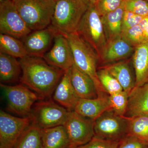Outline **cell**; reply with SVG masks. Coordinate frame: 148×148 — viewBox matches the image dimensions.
<instances>
[{"instance_id": "cell-20", "label": "cell", "mask_w": 148, "mask_h": 148, "mask_svg": "<svg viewBox=\"0 0 148 148\" xmlns=\"http://www.w3.org/2000/svg\"><path fill=\"white\" fill-rule=\"evenodd\" d=\"M119 82L123 90L130 94L135 86V78L130 66L129 61H123L103 67Z\"/></svg>"}, {"instance_id": "cell-13", "label": "cell", "mask_w": 148, "mask_h": 148, "mask_svg": "<svg viewBox=\"0 0 148 148\" xmlns=\"http://www.w3.org/2000/svg\"><path fill=\"white\" fill-rule=\"evenodd\" d=\"M57 33L50 25L45 29L32 31L22 40L28 56L43 58L52 46Z\"/></svg>"}, {"instance_id": "cell-37", "label": "cell", "mask_w": 148, "mask_h": 148, "mask_svg": "<svg viewBox=\"0 0 148 148\" xmlns=\"http://www.w3.org/2000/svg\"><path fill=\"white\" fill-rule=\"evenodd\" d=\"M90 1L91 2H94L95 1V0H90Z\"/></svg>"}, {"instance_id": "cell-3", "label": "cell", "mask_w": 148, "mask_h": 148, "mask_svg": "<svg viewBox=\"0 0 148 148\" xmlns=\"http://www.w3.org/2000/svg\"><path fill=\"white\" fill-rule=\"evenodd\" d=\"M73 56L74 64L81 71L90 77L95 85L98 96H108L101 85L97 74L98 54L77 32L66 36Z\"/></svg>"}, {"instance_id": "cell-33", "label": "cell", "mask_w": 148, "mask_h": 148, "mask_svg": "<svg viewBox=\"0 0 148 148\" xmlns=\"http://www.w3.org/2000/svg\"><path fill=\"white\" fill-rule=\"evenodd\" d=\"M117 148H148V143L132 135H127L120 140Z\"/></svg>"}, {"instance_id": "cell-22", "label": "cell", "mask_w": 148, "mask_h": 148, "mask_svg": "<svg viewBox=\"0 0 148 148\" xmlns=\"http://www.w3.org/2000/svg\"><path fill=\"white\" fill-rule=\"evenodd\" d=\"M42 148H69L70 140L63 125L41 129Z\"/></svg>"}, {"instance_id": "cell-5", "label": "cell", "mask_w": 148, "mask_h": 148, "mask_svg": "<svg viewBox=\"0 0 148 148\" xmlns=\"http://www.w3.org/2000/svg\"><path fill=\"white\" fill-rule=\"evenodd\" d=\"M76 32L95 51L100 60L108 41L101 15L93 2L90 1L89 8L82 18Z\"/></svg>"}, {"instance_id": "cell-31", "label": "cell", "mask_w": 148, "mask_h": 148, "mask_svg": "<svg viewBox=\"0 0 148 148\" xmlns=\"http://www.w3.org/2000/svg\"><path fill=\"white\" fill-rule=\"evenodd\" d=\"M124 0H95V6L101 16L116 10L123 4Z\"/></svg>"}, {"instance_id": "cell-35", "label": "cell", "mask_w": 148, "mask_h": 148, "mask_svg": "<svg viewBox=\"0 0 148 148\" xmlns=\"http://www.w3.org/2000/svg\"><path fill=\"white\" fill-rule=\"evenodd\" d=\"M139 25L143 30L145 42H148V16L144 17Z\"/></svg>"}, {"instance_id": "cell-24", "label": "cell", "mask_w": 148, "mask_h": 148, "mask_svg": "<svg viewBox=\"0 0 148 148\" xmlns=\"http://www.w3.org/2000/svg\"><path fill=\"white\" fill-rule=\"evenodd\" d=\"M0 53L19 59L28 56L23 42L10 35L0 34Z\"/></svg>"}, {"instance_id": "cell-10", "label": "cell", "mask_w": 148, "mask_h": 148, "mask_svg": "<svg viewBox=\"0 0 148 148\" xmlns=\"http://www.w3.org/2000/svg\"><path fill=\"white\" fill-rule=\"evenodd\" d=\"M32 31L20 16L12 0L0 3V32L24 39Z\"/></svg>"}, {"instance_id": "cell-34", "label": "cell", "mask_w": 148, "mask_h": 148, "mask_svg": "<svg viewBox=\"0 0 148 148\" xmlns=\"http://www.w3.org/2000/svg\"><path fill=\"white\" fill-rule=\"evenodd\" d=\"M144 17L131 12L125 10L123 18L122 33L140 24Z\"/></svg>"}, {"instance_id": "cell-30", "label": "cell", "mask_w": 148, "mask_h": 148, "mask_svg": "<svg viewBox=\"0 0 148 148\" xmlns=\"http://www.w3.org/2000/svg\"><path fill=\"white\" fill-rule=\"evenodd\" d=\"M122 34L135 48L145 42L143 30L139 24L123 32Z\"/></svg>"}, {"instance_id": "cell-32", "label": "cell", "mask_w": 148, "mask_h": 148, "mask_svg": "<svg viewBox=\"0 0 148 148\" xmlns=\"http://www.w3.org/2000/svg\"><path fill=\"white\" fill-rule=\"evenodd\" d=\"M119 141L104 140L94 136L90 142L78 148H117Z\"/></svg>"}, {"instance_id": "cell-15", "label": "cell", "mask_w": 148, "mask_h": 148, "mask_svg": "<svg viewBox=\"0 0 148 148\" xmlns=\"http://www.w3.org/2000/svg\"><path fill=\"white\" fill-rule=\"evenodd\" d=\"M53 93V100L56 103L69 110H73L79 98L72 85L71 69L64 72Z\"/></svg>"}, {"instance_id": "cell-1", "label": "cell", "mask_w": 148, "mask_h": 148, "mask_svg": "<svg viewBox=\"0 0 148 148\" xmlns=\"http://www.w3.org/2000/svg\"><path fill=\"white\" fill-rule=\"evenodd\" d=\"M19 61L22 71L21 84L42 99L50 98L65 72L49 65L41 57L28 56Z\"/></svg>"}, {"instance_id": "cell-11", "label": "cell", "mask_w": 148, "mask_h": 148, "mask_svg": "<svg viewBox=\"0 0 148 148\" xmlns=\"http://www.w3.org/2000/svg\"><path fill=\"white\" fill-rule=\"evenodd\" d=\"M32 123L29 116L18 117L0 111V148H13L20 136Z\"/></svg>"}, {"instance_id": "cell-23", "label": "cell", "mask_w": 148, "mask_h": 148, "mask_svg": "<svg viewBox=\"0 0 148 148\" xmlns=\"http://www.w3.org/2000/svg\"><path fill=\"white\" fill-rule=\"evenodd\" d=\"M22 73L21 64L17 58L0 53V80L3 84L18 81Z\"/></svg>"}, {"instance_id": "cell-7", "label": "cell", "mask_w": 148, "mask_h": 148, "mask_svg": "<svg viewBox=\"0 0 148 148\" xmlns=\"http://www.w3.org/2000/svg\"><path fill=\"white\" fill-rule=\"evenodd\" d=\"M0 86L8 110L21 116H29L35 102L43 99L23 84L9 86L1 83Z\"/></svg>"}, {"instance_id": "cell-19", "label": "cell", "mask_w": 148, "mask_h": 148, "mask_svg": "<svg viewBox=\"0 0 148 148\" xmlns=\"http://www.w3.org/2000/svg\"><path fill=\"white\" fill-rule=\"evenodd\" d=\"M132 61L135 70V86H141L148 82V42L135 48Z\"/></svg>"}, {"instance_id": "cell-6", "label": "cell", "mask_w": 148, "mask_h": 148, "mask_svg": "<svg viewBox=\"0 0 148 148\" xmlns=\"http://www.w3.org/2000/svg\"><path fill=\"white\" fill-rule=\"evenodd\" d=\"M70 110L51 100L34 104L29 116L32 123L41 129L64 125Z\"/></svg>"}, {"instance_id": "cell-39", "label": "cell", "mask_w": 148, "mask_h": 148, "mask_svg": "<svg viewBox=\"0 0 148 148\" xmlns=\"http://www.w3.org/2000/svg\"><path fill=\"white\" fill-rule=\"evenodd\" d=\"M69 148H78V147H77V148H75V147H69Z\"/></svg>"}, {"instance_id": "cell-2", "label": "cell", "mask_w": 148, "mask_h": 148, "mask_svg": "<svg viewBox=\"0 0 148 148\" xmlns=\"http://www.w3.org/2000/svg\"><path fill=\"white\" fill-rule=\"evenodd\" d=\"M90 3V0H58L50 26L65 36L76 32Z\"/></svg>"}, {"instance_id": "cell-29", "label": "cell", "mask_w": 148, "mask_h": 148, "mask_svg": "<svg viewBox=\"0 0 148 148\" xmlns=\"http://www.w3.org/2000/svg\"><path fill=\"white\" fill-rule=\"evenodd\" d=\"M125 10L143 17L148 16V1L146 0H124Z\"/></svg>"}, {"instance_id": "cell-16", "label": "cell", "mask_w": 148, "mask_h": 148, "mask_svg": "<svg viewBox=\"0 0 148 148\" xmlns=\"http://www.w3.org/2000/svg\"><path fill=\"white\" fill-rule=\"evenodd\" d=\"M109 96H98L93 99L79 98L73 110L83 116L95 121L111 109Z\"/></svg>"}, {"instance_id": "cell-21", "label": "cell", "mask_w": 148, "mask_h": 148, "mask_svg": "<svg viewBox=\"0 0 148 148\" xmlns=\"http://www.w3.org/2000/svg\"><path fill=\"white\" fill-rule=\"evenodd\" d=\"M125 11V9L123 2L116 10L101 16L108 42L122 34L123 18Z\"/></svg>"}, {"instance_id": "cell-14", "label": "cell", "mask_w": 148, "mask_h": 148, "mask_svg": "<svg viewBox=\"0 0 148 148\" xmlns=\"http://www.w3.org/2000/svg\"><path fill=\"white\" fill-rule=\"evenodd\" d=\"M135 47L122 34L109 41L100 59L103 64H111L128 58Z\"/></svg>"}, {"instance_id": "cell-27", "label": "cell", "mask_w": 148, "mask_h": 148, "mask_svg": "<svg viewBox=\"0 0 148 148\" xmlns=\"http://www.w3.org/2000/svg\"><path fill=\"white\" fill-rule=\"evenodd\" d=\"M97 74L101 85L109 95L123 90L118 81L105 68L98 69Z\"/></svg>"}, {"instance_id": "cell-38", "label": "cell", "mask_w": 148, "mask_h": 148, "mask_svg": "<svg viewBox=\"0 0 148 148\" xmlns=\"http://www.w3.org/2000/svg\"><path fill=\"white\" fill-rule=\"evenodd\" d=\"M52 1H58V0H52Z\"/></svg>"}, {"instance_id": "cell-17", "label": "cell", "mask_w": 148, "mask_h": 148, "mask_svg": "<svg viewBox=\"0 0 148 148\" xmlns=\"http://www.w3.org/2000/svg\"><path fill=\"white\" fill-rule=\"evenodd\" d=\"M125 115L130 117L148 116V82L141 86H135L130 93Z\"/></svg>"}, {"instance_id": "cell-12", "label": "cell", "mask_w": 148, "mask_h": 148, "mask_svg": "<svg viewBox=\"0 0 148 148\" xmlns=\"http://www.w3.org/2000/svg\"><path fill=\"white\" fill-rule=\"evenodd\" d=\"M43 58L49 65L64 72L71 69L74 64L73 56L66 36L56 33L52 46Z\"/></svg>"}, {"instance_id": "cell-9", "label": "cell", "mask_w": 148, "mask_h": 148, "mask_svg": "<svg viewBox=\"0 0 148 148\" xmlns=\"http://www.w3.org/2000/svg\"><path fill=\"white\" fill-rule=\"evenodd\" d=\"M94 121L69 112L64 126L70 140V147L77 148L87 144L94 137Z\"/></svg>"}, {"instance_id": "cell-26", "label": "cell", "mask_w": 148, "mask_h": 148, "mask_svg": "<svg viewBox=\"0 0 148 148\" xmlns=\"http://www.w3.org/2000/svg\"><path fill=\"white\" fill-rule=\"evenodd\" d=\"M126 117L127 120V135L148 143V116Z\"/></svg>"}, {"instance_id": "cell-40", "label": "cell", "mask_w": 148, "mask_h": 148, "mask_svg": "<svg viewBox=\"0 0 148 148\" xmlns=\"http://www.w3.org/2000/svg\"><path fill=\"white\" fill-rule=\"evenodd\" d=\"M146 1H148V0H146Z\"/></svg>"}, {"instance_id": "cell-28", "label": "cell", "mask_w": 148, "mask_h": 148, "mask_svg": "<svg viewBox=\"0 0 148 148\" xmlns=\"http://www.w3.org/2000/svg\"><path fill=\"white\" fill-rule=\"evenodd\" d=\"M129 94L124 90L109 95V99L111 110L120 116H125L127 112Z\"/></svg>"}, {"instance_id": "cell-36", "label": "cell", "mask_w": 148, "mask_h": 148, "mask_svg": "<svg viewBox=\"0 0 148 148\" xmlns=\"http://www.w3.org/2000/svg\"><path fill=\"white\" fill-rule=\"evenodd\" d=\"M5 1V0H0V2H2L4 1Z\"/></svg>"}, {"instance_id": "cell-18", "label": "cell", "mask_w": 148, "mask_h": 148, "mask_svg": "<svg viewBox=\"0 0 148 148\" xmlns=\"http://www.w3.org/2000/svg\"><path fill=\"white\" fill-rule=\"evenodd\" d=\"M71 81L73 87L79 98L93 99L98 97L93 80L81 71L75 64L71 69Z\"/></svg>"}, {"instance_id": "cell-4", "label": "cell", "mask_w": 148, "mask_h": 148, "mask_svg": "<svg viewBox=\"0 0 148 148\" xmlns=\"http://www.w3.org/2000/svg\"><path fill=\"white\" fill-rule=\"evenodd\" d=\"M17 11L32 31L51 24L56 1L52 0H12Z\"/></svg>"}, {"instance_id": "cell-8", "label": "cell", "mask_w": 148, "mask_h": 148, "mask_svg": "<svg viewBox=\"0 0 148 148\" xmlns=\"http://www.w3.org/2000/svg\"><path fill=\"white\" fill-rule=\"evenodd\" d=\"M94 136L104 140L120 141L127 134V120L110 109L94 121Z\"/></svg>"}, {"instance_id": "cell-25", "label": "cell", "mask_w": 148, "mask_h": 148, "mask_svg": "<svg viewBox=\"0 0 148 148\" xmlns=\"http://www.w3.org/2000/svg\"><path fill=\"white\" fill-rule=\"evenodd\" d=\"M13 148H42L41 129L31 123L24 130Z\"/></svg>"}]
</instances>
